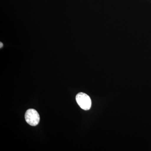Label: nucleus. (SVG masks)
Here are the masks:
<instances>
[{"mask_svg": "<svg viewBox=\"0 0 151 151\" xmlns=\"http://www.w3.org/2000/svg\"><path fill=\"white\" fill-rule=\"evenodd\" d=\"M25 119L29 125L36 126L39 123L40 117L37 111L34 109H29L26 112Z\"/></svg>", "mask_w": 151, "mask_h": 151, "instance_id": "obj_2", "label": "nucleus"}, {"mask_svg": "<svg viewBox=\"0 0 151 151\" xmlns=\"http://www.w3.org/2000/svg\"><path fill=\"white\" fill-rule=\"evenodd\" d=\"M76 99L78 105L83 110L87 111L91 108L92 101L87 94L80 92L76 95Z\"/></svg>", "mask_w": 151, "mask_h": 151, "instance_id": "obj_1", "label": "nucleus"}]
</instances>
